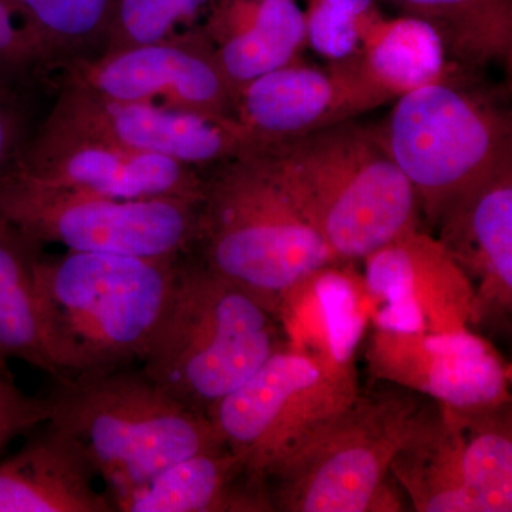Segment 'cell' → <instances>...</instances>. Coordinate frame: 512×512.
I'll return each instance as SVG.
<instances>
[{
  "mask_svg": "<svg viewBox=\"0 0 512 512\" xmlns=\"http://www.w3.org/2000/svg\"><path fill=\"white\" fill-rule=\"evenodd\" d=\"M33 90L0 84V180L18 165L35 131Z\"/></svg>",
  "mask_w": 512,
  "mask_h": 512,
  "instance_id": "29",
  "label": "cell"
},
{
  "mask_svg": "<svg viewBox=\"0 0 512 512\" xmlns=\"http://www.w3.org/2000/svg\"><path fill=\"white\" fill-rule=\"evenodd\" d=\"M52 79L69 80L110 100L238 120L237 96L205 40L113 50L89 62L63 67Z\"/></svg>",
  "mask_w": 512,
  "mask_h": 512,
  "instance_id": "12",
  "label": "cell"
},
{
  "mask_svg": "<svg viewBox=\"0 0 512 512\" xmlns=\"http://www.w3.org/2000/svg\"><path fill=\"white\" fill-rule=\"evenodd\" d=\"M367 363L373 379L403 387L451 407L510 402L503 360L466 329L396 333L377 329Z\"/></svg>",
  "mask_w": 512,
  "mask_h": 512,
  "instance_id": "13",
  "label": "cell"
},
{
  "mask_svg": "<svg viewBox=\"0 0 512 512\" xmlns=\"http://www.w3.org/2000/svg\"><path fill=\"white\" fill-rule=\"evenodd\" d=\"M369 89L384 101L439 82L454 72L436 30L412 16H379L362 37L359 52L350 57Z\"/></svg>",
  "mask_w": 512,
  "mask_h": 512,
  "instance_id": "22",
  "label": "cell"
},
{
  "mask_svg": "<svg viewBox=\"0 0 512 512\" xmlns=\"http://www.w3.org/2000/svg\"><path fill=\"white\" fill-rule=\"evenodd\" d=\"M178 262L42 255L40 293L64 380L143 362L170 308Z\"/></svg>",
  "mask_w": 512,
  "mask_h": 512,
  "instance_id": "4",
  "label": "cell"
},
{
  "mask_svg": "<svg viewBox=\"0 0 512 512\" xmlns=\"http://www.w3.org/2000/svg\"><path fill=\"white\" fill-rule=\"evenodd\" d=\"M363 261V282L377 329L441 332L463 322L467 281L436 238L413 229Z\"/></svg>",
  "mask_w": 512,
  "mask_h": 512,
  "instance_id": "14",
  "label": "cell"
},
{
  "mask_svg": "<svg viewBox=\"0 0 512 512\" xmlns=\"http://www.w3.org/2000/svg\"><path fill=\"white\" fill-rule=\"evenodd\" d=\"M282 318L191 255L178 262L170 308L141 372L205 414L285 348Z\"/></svg>",
  "mask_w": 512,
  "mask_h": 512,
  "instance_id": "5",
  "label": "cell"
},
{
  "mask_svg": "<svg viewBox=\"0 0 512 512\" xmlns=\"http://www.w3.org/2000/svg\"><path fill=\"white\" fill-rule=\"evenodd\" d=\"M18 168L40 183L121 200L198 201L205 171L101 141L45 137L35 131Z\"/></svg>",
  "mask_w": 512,
  "mask_h": 512,
  "instance_id": "16",
  "label": "cell"
},
{
  "mask_svg": "<svg viewBox=\"0 0 512 512\" xmlns=\"http://www.w3.org/2000/svg\"><path fill=\"white\" fill-rule=\"evenodd\" d=\"M53 64L97 59L109 49L117 0H13Z\"/></svg>",
  "mask_w": 512,
  "mask_h": 512,
  "instance_id": "24",
  "label": "cell"
},
{
  "mask_svg": "<svg viewBox=\"0 0 512 512\" xmlns=\"http://www.w3.org/2000/svg\"><path fill=\"white\" fill-rule=\"evenodd\" d=\"M197 214L198 201L104 197L40 183L18 165L0 180V217L67 251L178 261L194 245Z\"/></svg>",
  "mask_w": 512,
  "mask_h": 512,
  "instance_id": "8",
  "label": "cell"
},
{
  "mask_svg": "<svg viewBox=\"0 0 512 512\" xmlns=\"http://www.w3.org/2000/svg\"><path fill=\"white\" fill-rule=\"evenodd\" d=\"M42 255V244L0 217V366L20 360L42 370L53 382H62L66 375L40 293Z\"/></svg>",
  "mask_w": 512,
  "mask_h": 512,
  "instance_id": "21",
  "label": "cell"
},
{
  "mask_svg": "<svg viewBox=\"0 0 512 512\" xmlns=\"http://www.w3.org/2000/svg\"><path fill=\"white\" fill-rule=\"evenodd\" d=\"M53 82L57 84L56 101L35 128L40 136L101 141L200 170L265 150V144L238 120L110 100L69 80Z\"/></svg>",
  "mask_w": 512,
  "mask_h": 512,
  "instance_id": "11",
  "label": "cell"
},
{
  "mask_svg": "<svg viewBox=\"0 0 512 512\" xmlns=\"http://www.w3.org/2000/svg\"><path fill=\"white\" fill-rule=\"evenodd\" d=\"M208 39L235 96L247 84L296 62L306 40V16L295 0H227Z\"/></svg>",
  "mask_w": 512,
  "mask_h": 512,
  "instance_id": "20",
  "label": "cell"
},
{
  "mask_svg": "<svg viewBox=\"0 0 512 512\" xmlns=\"http://www.w3.org/2000/svg\"><path fill=\"white\" fill-rule=\"evenodd\" d=\"M53 64L29 20L13 0H0V84L37 89Z\"/></svg>",
  "mask_w": 512,
  "mask_h": 512,
  "instance_id": "28",
  "label": "cell"
},
{
  "mask_svg": "<svg viewBox=\"0 0 512 512\" xmlns=\"http://www.w3.org/2000/svg\"><path fill=\"white\" fill-rule=\"evenodd\" d=\"M0 463V512H114L80 444L52 421Z\"/></svg>",
  "mask_w": 512,
  "mask_h": 512,
  "instance_id": "18",
  "label": "cell"
},
{
  "mask_svg": "<svg viewBox=\"0 0 512 512\" xmlns=\"http://www.w3.org/2000/svg\"><path fill=\"white\" fill-rule=\"evenodd\" d=\"M46 397L30 396L13 379L8 366H0V453L16 437L29 434L49 420Z\"/></svg>",
  "mask_w": 512,
  "mask_h": 512,
  "instance_id": "30",
  "label": "cell"
},
{
  "mask_svg": "<svg viewBox=\"0 0 512 512\" xmlns=\"http://www.w3.org/2000/svg\"><path fill=\"white\" fill-rule=\"evenodd\" d=\"M380 131L431 225L460 192L512 158L510 114L461 87L454 72L397 97Z\"/></svg>",
  "mask_w": 512,
  "mask_h": 512,
  "instance_id": "7",
  "label": "cell"
},
{
  "mask_svg": "<svg viewBox=\"0 0 512 512\" xmlns=\"http://www.w3.org/2000/svg\"><path fill=\"white\" fill-rule=\"evenodd\" d=\"M390 473L419 512H511V400L451 407L429 399Z\"/></svg>",
  "mask_w": 512,
  "mask_h": 512,
  "instance_id": "9",
  "label": "cell"
},
{
  "mask_svg": "<svg viewBox=\"0 0 512 512\" xmlns=\"http://www.w3.org/2000/svg\"><path fill=\"white\" fill-rule=\"evenodd\" d=\"M353 366L302 350L279 349L208 419L224 446L264 478L266 468L299 434L357 392Z\"/></svg>",
  "mask_w": 512,
  "mask_h": 512,
  "instance_id": "10",
  "label": "cell"
},
{
  "mask_svg": "<svg viewBox=\"0 0 512 512\" xmlns=\"http://www.w3.org/2000/svg\"><path fill=\"white\" fill-rule=\"evenodd\" d=\"M429 23L448 60L468 67L511 62L512 0H387Z\"/></svg>",
  "mask_w": 512,
  "mask_h": 512,
  "instance_id": "23",
  "label": "cell"
},
{
  "mask_svg": "<svg viewBox=\"0 0 512 512\" xmlns=\"http://www.w3.org/2000/svg\"><path fill=\"white\" fill-rule=\"evenodd\" d=\"M119 512H271L264 478L227 447L178 461L116 501Z\"/></svg>",
  "mask_w": 512,
  "mask_h": 512,
  "instance_id": "19",
  "label": "cell"
},
{
  "mask_svg": "<svg viewBox=\"0 0 512 512\" xmlns=\"http://www.w3.org/2000/svg\"><path fill=\"white\" fill-rule=\"evenodd\" d=\"M264 153L339 261H357L419 228L416 192L380 128L353 119L278 141Z\"/></svg>",
  "mask_w": 512,
  "mask_h": 512,
  "instance_id": "2",
  "label": "cell"
},
{
  "mask_svg": "<svg viewBox=\"0 0 512 512\" xmlns=\"http://www.w3.org/2000/svg\"><path fill=\"white\" fill-rule=\"evenodd\" d=\"M306 40L329 62L356 56L367 28L380 15L373 0H311Z\"/></svg>",
  "mask_w": 512,
  "mask_h": 512,
  "instance_id": "27",
  "label": "cell"
},
{
  "mask_svg": "<svg viewBox=\"0 0 512 512\" xmlns=\"http://www.w3.org/2000/svg\"><path fill=\"white\" fill-rule=\"evenodd\" d=\"M380 383L313 421L266 468L271 512L403 510L390 467L429 399Z\"/></svg>",
  "mask_w": 512,
  "mask_h": 512,
  "instance_id": "3",
  "label": "cell"
},
{
  "mask_svg": "<svg viewBox=\"0 0 512 512\" xmlns=\"http://www.w3.org/2000/svg\"><path fill=\"white\" fill-rule=\"evenodd\" d=\"M384 101L348 60L313 67L298 60L247 84L237 97V117L266 147L305 136L376 109Z\"/></svg>",
  "mask_w": 512,
  "mask_h": 512,
  "instance_id": "17",
  "label": "cell"
},
{
  "mask_svg": "<svg viewBox=\"0 0 512 512\" xmlns=\"http://www.w3.org/2000/svg\"><path fill=\"white\" fill-rule=\"evenodd\" d=\"M45 397L49 421L80 444L114 507L165 468L225 447L208 416L133 366L53 382Z\"/></svg>",
  "mask_w": 512,
  "mask_h": 512,
  "instance_id": "6",
  "label": "cell"
},
{
  "mask_svg": "<svg viewBox=\"0 0 512 512\" xmlns=\"http://www.w3.org/2000/svg\"><path fill=\"white\" fill-rule=\"evenodd\" d=\"M191 256L282 318L289 293L342 264L306 220L264 153L204 171Z\"/></svg>",
  "mask_w": 512,
  "mask_h": 512,
  "instance_id": "1",
  "label": "cell"
},
{
  "mask_svg": "<svg viewBox=\"0 0 512 512\" xmlns=\"http://www.w3.org/2000/svg\"><path fill=\"white\" fill-rule=\"evenodd\" d=\"M433 227L470 285V325L505 322L512 309V158L448 202Z\"/></svg>",
  "mask_w": 512,
  "mask_h": 512,
  "instance_id": "15",
  "label": "cell"
},
{
  "mask_svg": "<svg viewBox=\"0 0 512 512\" xmlns=\"http://www.w3.org/2000/svg\"><path fill=\"white\" fill-rule=\"evenodd\" d=\"M333 264L311 279L322 311L329 357L340 366H350L366 329V313L355 281Z\"/></svg>",
  "mask_w": 512,
  "mask_h": 512,
  "instance_id": "26",
  "label": "cell"
},
{
  "mask_svg": "<svg viewBox=\"0 0 512 512\" xmlns=\"http://www.w3.org/2000/svg\"><path fill=\"white\" fill-rule=\"evenodd\" d=\"M225 2L227 0H117L107 52L185 40L210 43L208 33L212 22Z\"/></svg>",
  "mask_w": 512,
  "mask_h": 512,
  "instance_id": "25",
  "label": "cell"
}]
</instances>
